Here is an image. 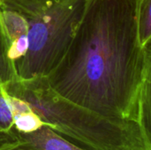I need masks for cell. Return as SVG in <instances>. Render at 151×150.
Segmentation results:
<instances>
[{
    "instance_id": "8",
    "label": "cell",
    "mask_w": 151,
    "mask_h": 150,
    "mask_svg": "<svg viewBox=\"0 0 151 150\" xmlns=\"http://www.w3.org/2000/svg\"><path fill=\"white\" fill-rule=\"evenodd\" d=\"M137 27L140 42L146 47L151 42V0H139Z\"/></svg>"
},
{
    "instance_id": "6",
    "label": "cell",
    "mask_w": 151,
    "mask_h": 150,
    "mask_svg": "<svg viewBox=\"0 0 151 150\" xmlns=\"http://www.w3.org/2000/svg\"><path fill=\"white\" fill-rule=\"evenodd\" d=\"M53 0H0V8L16 11L27 19L37 16Z\"/></svg>"
},
{
    "instance_id": "9",
    "label": "cell",
    "mask_w": 151,
    "mask_h": 150,
    "mask_svg": "<svg viewBox=\"0 0 151 150\" xmlns=\"http://www.w3.org/2000/svg\"><path fill=\"white\" fill-rule=\"evenodd\" d=\"M0 131L17 133L14 128V111L3 86H0Z\"/></svg>"
},
{
    "instance_id": "7",
    "label": "cell",
    "mask_w": 151,
    "mask_h": 150,
    "mask_svg": "<svg viewBox=\"0 0 151 150\" xmlns=\"http://www.w3.org/2000/svg\"><path fill=\"white\" fill-rule=\"evenodd\" d=\"M18 78L16 66L10 57L8 43L0 22V86L5 85Z\"/></svg>"
},
{
    "instance_id": "4",
    "label": "cell",
    "mask_w": 151,
    "mask_h": 150,
    "mask_svg": "<svg viewBox=\"0 0 151 150\" xmlns=\"http://www.w3.org/2000/svg\"><path fill=\"white\" fill-rule=\"evenodd\" d=\"M0 22L8 43L10 57L16 66L28 49V19L16 11L0 8Z\"/></svg>"
},
{
    "instance_id": "10",
    "label": "cell",
    "mask_w": 151,
    "mask_h": 150,
    "mask_svg": "<svg viewBox=\"0 0 151 150\" xmlns=\"http://www.w3.org/2000/svg\"><path fill=\"white\" fill-rule=\"evenodd\" d=\"M21 141L20 136L14 133H6L0 131V149L13 146Z\"/></svg>"
},
{
    "instance_id": "11",
    "label": "cell",
    "mask_w": 151,
    "mask_h": 150,
    "mask_svg": "<svg viewBox=\"0 0 151 150\" xmlns=\"http://www.w3.org/2000/svg\"><path fill=\"white\" fill-rule=\"evenodd\" d=\"M21 139V138H20ZM0 150H34L32 149L22 139H21V141L18 144H15L13 146H11V147H8V148H5L4 149Z\"/></svg>"
},
{
    "instance_id": "2",
    "label": "cell",
    "mask_w": 151,
    "mask_h": 150,
    "mask_svg": "<svg viewBox=\"0 0 151 150\" xmlns=\"http://www.w3.org/2000/svg\"><path fill=\"white\" fill-rule=\"evenodd\" d=\"M24 100L57 133L87 150H151L140 125L111 118L80 106L51 88L46 77L16 79L3 85Z\"/></svg>"
},
{
    "instance_id": "1",
    "label": "cell",
    "mask_w": 151,
    "mask_h": 150,
    "mask_svg": "<svg viewBox=\"0 0 151 150\" xmlns=\"http://www.w3.org/2000/svg\"><path fill=\"white\" fill-rule=\"evenodd\" d=\"M139 0H89L68 50L45 76L65 99L102 116L137 119L147 57L138 34Z\"/></svg>"
},
{
    "instance_id": "12",
    "label": "cell",
    "mask_w": 151,
    "mask_h": 150,
    "mask_svg": "<svg viewBox=\"0 0 151 150\" xmlns=\"http://www.w3.org/2000/svg\"><path fill=\"white\" fill-rule=\"evenodd\" d=\"M146 57H147V63L151 67V42L146 46Z\"/></svg>"
},
{
    "instance_id": "3",
    "label": "cell",
    "mask_w": 151,
    "mask_h": 150,
    "mask_svg": "<svg viewBox=\"0 0 151 150\" xmlns=\"http://www.w3.org/2000/svg\"><path fill=\"white\" fill-rule=\"evenodd\" d=\"M89 0H53L28 19V49L16 65L20 80L47 76L66 53Z\"/></svg>"
},
{
    "instance_id": "5",
    "label": "cell",
    "mask_w": 151,
    "mask_h": 150,
    "mask_svg": "<svg viewBox=\"0 0 151 150\" xmlns=\"http://www.w3.org/2000/svg\"><path fill=\"white\" fill-rule=\"evenodd\" d=\"M136 122L142 127L151 146V67L148 63L140 88Z\"/></svg>"
}]
</instances>
